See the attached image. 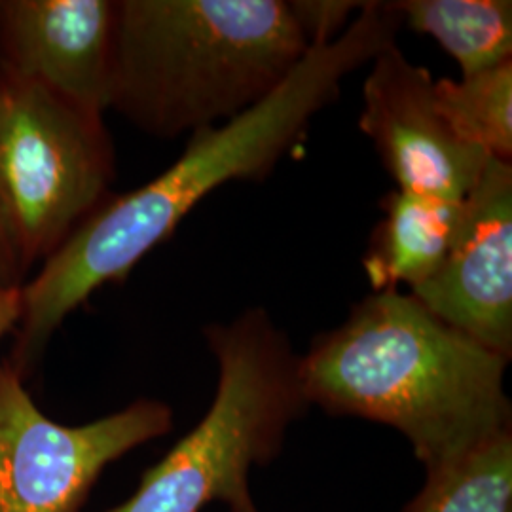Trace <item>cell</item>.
I'll use <instances>...</instances> for the list:
<instances>
[{"label":"cell","mask_w":512,"mask_h":512,"mask_svg":"<svg viewBox=\"0 0 512 512\" xmlns=\"http://www.w3.org/2000/svg\"><path fill=\"white\" fill-rule=\"evenodd\" d=\"M310 48L285 0H116L109 109L190 135L253 109Z\"/></svg>","instance_id":"3957f363"},{"label":"cell","mask_w":512,"mask_h":512,"mask_svg":"<svg viewBox=\"0 0 512 512\" xmlns=\"http://www.w3.org/2000/svg\"><path fill=\"white\" fill-rule=\"evenodd\" d=\"M27 275L21 262L14 220L0 190V283L23 287L27 283Z\"/></svg>","instance_id":"9a60e30c"},{"label":"cell","mask_w":512,"mask_h":512,"mask_svg":"<svg viewBox=\"0 0 512 512\" xmlns=\"http://www.w3.org/2000/svg\"><path fill=\"white\" fill-rule=\"evenodd\" d=\"M401 27L389 2H365L340 37L310 48L264 101L190 133L183 154L164 173L126 194H110L42 262L27 285L31 306L46 321L63 323L97 289L124 283L222 184L268 177L308 137L313 118L338 99L349 74L395 44Z\"/></svg>","instance_id":"6da1fadb"},{"label":"cell","mask_w":512,"mask_h":512,"mask_svg":"<svg viewBox=\"0 0 512 512\" xmlns=\"http://www.w3.org/2000/svg\"><path fill=\"white\" fill-rule=\"evenodd\" d=\"M114 175L103 114L0 67V190L27 274L109 198Z\"/></svg>","instance_id":"5b68a950"},{"label":"cell","mask_w":512,"mask_h":512,"mask_svg":"<svg viewBox=\"0 0 512 512\" xmlns=\"http://www.w3.org/2000/svg\"><path fill=\"white\" fill-rule=\"evenodd\" d=\"M448 327L512 357V165L490 160L437 272L410 291Z\"/></svg>","instance_id":"ba28073f"},{"label":"cell","mask_w":512,"mask_h":512,"mask_svg":"<svg viewBox=\"0 0 512 512\" xmlns=\"http://www.w3.org/2000/svg\"><path fill=\"white\" fill-rule=\"evenodd\" d=\"M437 105L463 143L492 160H512V61L484 73L435 80Z\"/></svg>","instance_id":"7c38bea8"},{"label":"cell","mask_w":512,"mask_h":512,"mask_svg":"<svg viewBox=\"0 0 512 512\" xmlns=\"http://www.w3.org/2000/svg\"><path fill=\"white\" fill-rule=\"evenodd\" d=\"M219 365L215 399L200 423L147 469L135 494L105 512H258L249 490L255 465L281 452L287 429L310 406L300 357L264 308L203 330Z\"/></svg>","instance_id":"277c9868"},{"label":"cell","mask_w":512,"mask_h":512,"mask_svg":"<svg viewBox=\"0 0 512 512\" xmlns=\"http://www.w3.org/2000/svg\"><path fill=\"white\" fill-rule=\"evenodd\" d=\"M509 359L401 291L368 294L300 357L308 404L403 433L427 473L509 433Z\"/></svg>","instance_id":"7a4b0ae2"},{"label":"cell","mask_w":512,"mask_h":512,"mask_svg":"<svg viewBox=\"0 0 512 512\" xmlns=\"http://www.w3.org/2000/svg\"><path fill=\"white\" fill-rule=\"evenodd\" d=\"M363 4L351 0H293L289 8L313 48L340 37Z\"/></svg>","instance_id":"5bb4252c"},{"label":"cell","mask_w":512,"mask_h":512,"mask_svg":"<svg viewBox=\"0 0 512 512\" xmlns=\"http://www.w3.org/2000/svg\"><path fill=\"white\" fill-rule=\"evenodd\" d=\"M391 6L401 25L433 38L458 63L461 76L512 61L509 0H401Z\"/></svg>","instance_id":"8fae6325"},{"label":"cell","mask_w":512,"mask_h":512,"mask_svg":"<svg viewBox=\"0 0 512 512\" xmlns=\"http://www.w3.org/2000/svg\"><path fill=\"white\" fill-rule=\"evenodd\" d=\"M114 23L116 0H0V67L105 114Z\"/></svg>","instance_id":"9c48e42d"},{"label":"cell","mask_w":512,"mask_h":512,"mask_svg":"<svg viewBox=\"0 0 512 512\" xmlns=\"http://www.w3.org/2000/svg\"><path fill=\"white\" fill-rule=\"evenodd\" d=\"M359 128L374 143L397 190L463 202L492 160L463 143L435 97V78L391 44L370 63Z\"/></svg>","instance_id":"52a82bcc"},{"label":"cell","mask_w":512,"mask_h":512,"mask_svg":"<svg viewBox=\"0 0 512 512\" xmlns=\"http://www.w3.org/2000/svg\"><path fill=\"white\" fill-rule=\"evenodd\" d=\"M463 202H444L393 190L382 200L384 217L376 226L363 268L378 291H410L437 272L448 253Z\"/></svg>","instance_id":"30bf717a"},{"label":"cell","mask_w":512,"mask_h":512,"mask_svg":"<svg viewBox=\"0 0 512 512\" xmlns=\"http://www.w3.org/2000/svg\"><path fill=\"white\" fill-rule=\"evenodd\" d=\"M173 429L169 404L141 399L86 425L40 412L25 380L0 363V512H78L112 461Z\"/></svg>","instance_id":"8992f818"},{"label":"cell","mask_w":512,"mask_h":512,"mask_svg":"<svg viewBox=\"0 0 512 512\" xmlns=\"http://www.w3.org/2000/svg\"><path fill=\"white\" fill-rule=\"evenodd\" d=\"M404 512H512V433L456 463L427 473Z\"/></svg>","instance_id":"4fadbf2b"},{"label":"cell","mask_w":512,"mask_h":512,"mask_svg":"<svg viewBox=\"0 0 512 512\" xmlns=\"http://www.w3.org/2000/svg\"><path fill=\"white\" fill-rule=\"evenodd\" d=\"M23 313V296H21V287H12L0 283V340L16 332Z\"/></svg>","instance_id":"2e32d148"}]
</instances>
